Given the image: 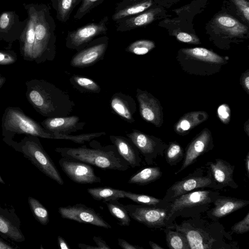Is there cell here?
Masks as SVG:
<instances>
[{
    "label": "cell",
    "instance_id": "cell-1",
    "mask_svg": "<svg viewBox=\"0 0 249 249\" xmlns=\"http://www.w3.org/2000/svg\"><path fill=\"white\" fill-rule=\"evenodd\" d=\"M173 228L184 234L190 249H239L238 242L222 224L201 215L187 218L179 224L175 221Z\"/></svg>",
    "mask_w": 249,
    "mask_h": 249
},
{
    "label": "cell",
    "instance_id": "cell-2",
    "mask_svg": "<svg viewBox=\"0 0 249 249\" xmlns=\"http://www.w3.org/2000/svg\"><path fill=\"white\" fill-rule=\"evenodd\" d=\"M27 101L42 116L46 118L69 116L75 104L69 94L44 79L27 81Z\"/></svg>",
    "mask_w": 249,
    "mask_h": 249
},
{
    "label": "cell",
    "instance_id": "cell-3",
    "mask_svg": "<svg viewBox=\"0 0 249 249\" xmlns=\"http://www.w3.org/2000/svg\"><path fill=\"white\" fill-rule=\"evenodd\" d=\"M89 147H56L55 151L62 157L80 160L104 170L125 171L130 167L113 145L103 146L93 139Z\"/></svg>",
    "mask_w": 249,
    "mask_h": 249
},
{
    "label": "cell",
    "instance_id": "cell-4",
    "mask_svg": "<svg viewBox=\"0 0 249 249\" xmlns=\"http://www.w3.org/2000/svg\"><path fill=\"white\" fill-rule=\"evenodd\" d=\"M35 37L33 61L41 64L52 61L56 53V24L50 7L44 3H35Z\"/></svg>",
    "mask_w": 249,
    "mask_h": 249
},
{
    "label": "cell",
    "instance_id": "cell-5",
    "mask_svg": "<svg viewBox=\"0 0 249 249\" xmlns=\"http://www.w3.org/2000/svg\"><path fill=\"white\" fill-rule=\"evenodd\" d=\"M220 195L218 190L199 189L182 195L171 202L167 222L173 228L178 217H194L205 213Z\"/></svg>",
    "mask_w": 249,
    "mask_h": 249
},
{
    "label": "cell",
    "instance_id": "cell-6",
    "mask_svg": "<svg viewBox=\"0 0 249 249\" xmlns=\"http://www.w3.org/2000/svg\"><path fill=\"white\" fill-rule=\"evenodd\" d=\"M2 140L7 145L15 135L23 134L54 139V134L45 129L37 122L27 115L19 107H8L1 119Z\"/></svg>",
    "mask_w": 249,
    "mask_h": 249
},
{
    "label": "cell",
    "instance_id": "cell-7",
    "mask_svg": "<svg viewBox=\"0 0 249 249\" xmlns=\"http://www.w3.org/2000/svg\"><path fill=\"white\" fill-rule=\"evenodd\" d=\"M178 60L184 71L200 76H209L217 73L227 63L226 58L200 47L181 49Z\"/></svg>",
    "mask_w": 249,
    "mask_h": 249
},
{
    "label": "cell",
    "instance_id": "cell-8",
    "mask_svg": "<svg viewBox=\"0 0 249 249\" xmlns=\"http://www.w3.org/2000/svg\"><path fill=\"white\" fill-rule=\"evenodd\" d=\"M21 153L45 175L62 185L64 182L49 155L43 148L39 137L25 135L19 142L12 141L8 145Z\"/></svg>",
    "mask_w": 249,
    "mask_h": 249
},
{
    "label": "cell",
    "instance_id": "cell-9",
    "mask_svg": "<svg viewBox=\"0 0 249 249\" xmlns=\"http://www.w3.org/2000/svg\"><path fill=\"white\" fill-rule=\"evenodd\" d=\"M206 188L216 190L210 172L204 165L197 168L170 186L163 199L168 202H171L182 195Z\"/></svg>",
    "mask_w": 249,
    "mask_h": 249
},
{
    "label": "cell",
    "instance_id": "cell-10",
    "mask_svg": "<svg viewBox=\"0 0 249 249\" xmlns=\"http://www.w3.org/2000/svg\"><path fill=\"white\" fill-rule=\"evenodd\" d=\"M108 21V17L106 16L98 22L89 23L68 32L66 38V47L77 52L85 47L96 37L106 35Z\"/></svg>",
    "mask_w": 249,
    "mask_h": 249
},
{
    "label": "cell",
    "instance_id": "cell-11",
    "mask_svg": "<svg viewBox=\"0 0 249 249\" xmlns=\"http://www.w3.org/2000/svg\"><path fill=\"white\" fill-rule=\"evenodd\" d=\"M131 218L150 228L163 230L170 227L167 222L170 207L161 208L144 205H124Z\"/></svg>",
    "mask_w": 249,
    "mask_h": 249
},
{
    "label": "cell",
    "instance_id": "cell-12",
    "mask_svg": "<svg viewBox=\"0 0 249 249\" xmlns=\"http://www.w3.org/2000/svg\"><path fill=\"white\" fill-rule=\"evenodd\" d=\"M126 137L139 150L148 165L153 164L159 156H163L168 144L160 139L138 130L133 129Z\"/></svg>",
    "mask_w": 249,
    "mask_h": 249
},
{
    "label": "cell",
    "instance_id": "cell-13",
    "mask_svg": "<svg viewBox=\"0 0 249 249\" xmlns=\"http://www.w3.org/2000/svg\"><path fill=\"white\" fill-rule=\"evenodd\" d=\"M108 41L106 35L95 38L77 52L71 58L70 65L75 68H85L94 65L104 58Z\"/></svg>",
    "mask_w": 249,
    "mask_h": 249
},
{
    "label": "cell",
    "instance_id": "cell-14",
    "mask_svg": "<svg viewBox=\"0 0 249 249\" xmlns=\"http://www.w3.org/2000/svg\"><path fill=\"white\" fill-rule=\"evenodd\" d=\"M58 213L62 218L79 223L89 224L106 229H112L103 217L92 208L83 204L60 207Z\"/></svg>",
    "mask_w": 249,
    "mask_h": 249
},
{
    "label": "cell",
    "instance_id": "cell-15",
    "mask_svg": "<svg viewBox=\"0 0 249 249\" xmlns=\"http://www.w3.org/2000/svg\"><path fill=\"white\" fill-rule=\"evenodd\" d=\"M58 164L68 177L79 184L100 183L101 178L94 173L93 168L86 162L62 157Z\"/></svg>",
    "mask_w": 249,
    "mask_h": 249
},
{
    "label": "cell",
    "instance_id": "cell-16",
    "mask_svg": "<svg viewBox=\"0 0 249 249\" xmlns=\"http://www.w3.org/2000/svg\"><path fill=\"white\" fill-rule=\"evenodd\" d=\"M214 146L211 131L208 128L203 129L186 147L182 165L175 174L178 175L194 163L199 157L212 150Z\"/></svg>",
    "mask_w": 249,
    "mask_h": 249
},
{
    "label": "cell",
    "instance_id": "cell-17",
    "mask_svg": "<svg viewBox=\"0 0 249 249\" xmlns=\"http://www.w3.org/2000/svg\"><path fill=\"white\" fill-rule=\"evenodd\" d=\"M28 18L21 21L15 11H6L0 14V40L8 44L10 49L12 44L19 40L26 25Z\"/></svg>",
    "mask_w": 249,
    "mask_h": 249
},
{
    "label": "cell",
    "instance_id": "cell-18",
    "mask_svg": "<svg viewBox=\"0 0 249 249\" xmlns=\"http://www.w3.org/2000/svg\"><path fill=\"white\" fill-rule=\"evenodd\" d=\"M136 98L142 118L156 127H160L163 122V114L159 101L148 91L140 89H137Z\"/></svg>",
    "mask_w": 249,
    "mask_h": 249
},
{
    "label": "cell",
    "instance_id": "cell-19",
    "mask_svg": "<svg viewBox=\"0 0 249 249\" xmlns=\"http://www.w3.org/2000/svg\"><path fill=\"white\" fill-rule=\"evenodd\" d=\"M209 170L216 190L226 187L237 189L239 185L233 179L235 166L222 159H215V161H208L205 164Z\"/></svg>",
    "mask_w": 249,
    "mask_h": 249
},
{
    "label": "cell",
    "instance_id": "cell-20",
    "mask_svg": "<svg viewBox=\"0 0 249 249\" xmlns=\"http://www.w3.org/2000/svg\"><path fill=\"white\" fill-rule=\"evenodd\" d=\"M26 11L28 20L20 38L19 51L23 59L27 61H33V51L35 37V3H23Z\"/></svg>",
    "mask_w": 249,
    "mask_h": 249
},
{
    "label": "cell",
    "instance_id": "cell-21",
    "mask_svg": "<svg viewBox=\"0 0 249 249\" xmlns=\"http://www.w3.org/2000/svg\"><path fill=\"white\" fill-rule=\"evenodd\" d=\"M21 222L13 208L0 205V235L4 239L23 242L25 238L21 230Z\"/></svg>",
    "mask_w": 249,
    "mask_h": 249
},
{
    "label": "cell",
    "instance_id": "cell-22",
    "mask_svg": "<svg viewBox=\"0 0 249 249\" xmlns=\"http://www.w3.org/2000/svg\"><path fill=\"white\" fill-rule=\"evenodd\" d=\"M249 204V200L219 195L213 201V207L205 212L206 215L211 220L218 221Z\"/></svg>",
    "mask_w": 249,
    "mask_h": 249
},
{
    "label": "cell",
    "instance_id": "cell-23",
    "mask_svg": "<svg viewBox=\"0 0 249 249\" xmlns=\"http://www.w3.org/2000/svg\"><path fill=\"white\" fill-rule=\"evenodd\" d=\"M46 130L53 134H71L83 129L86 123L73 115L47 118L40 123Z\"/></svg>",
    "mask_w": 249,
    "mask_h": 249
},
{
    "label": "cell",
    "instance_id": "cell-24",
    "mask_svg": "<svg viewBox=\"0 0 249 249\" xmlns=\"http://www.w3.org/2000/svg\"><path fill=\"white\" fill-rule=\"evenodd\" d=\"M109 139L119 154L130 167L135 168L141 165L142 160L140 153L129 138L122 136L110 135Z\"/></svg>",
    "mask_w": 249,
    "mask_h": 249
},
{
    "label": "cell",
    "instance_id": "cell-25",
    "mask_svg": "<svg viewBox=\"0 0 249 249\" xmlns=\"http://www.w3.org/2000/svg\"><path fill=\"white\" fill-rule=\"evenodd\" d=\"M110 105L112 110L125 122H135L136 103L131 96L121 92L115 93L110 99Z\"/></svg>",
    "mask_w": 249,
    "mask_h": 249
},
{
    "label": "cell",
    "instance_id": "cell-26",
    "mask_svg": "<svg viewBox=\"0 0 249 249\" xmlns=\"http://www.w3.org/2000/svg\"><path fill=\"white\" fill-rule=\"evenodd\" d=\"M152 4L151 0H122L117 3L112 19L116 22L141 13L146 11Z\"/></svg>",
    "mask_w": 249,
    "mask_h": 249
},
{
    "label": "cell",
    "instance_id": "cell-27",
    "mask_svg": "<svg viewBox=\"0 0 249 249\" xmlns=\"http://www.w3.org/2000/svg\"><path fill=\"white\" fill-rule=\"evenodd\" d=\"M208 118L204 111L189 112L182 116L174 125L175 131L179 135L187 134L193 128L203 123Z\"/></svg>",
    "mask_w": 249,
    "mask_h": 249
},
{
    "label": "cell",
    "instance_id": "cell-28",
    "mask_svg": "<svg viewBox=\"0 0 249 249\" xmlns=\"http://www.w3.org/2000/svg\"><path fill=\"white\" fill-rule=\"evenodd\" d=\"M154 18V14L152 11H145L116 22V31L121 32L130 31L150 23Z\"/></svg>",
    "mask_w": 249,
    "mask_h": 249
},
{
    "label": "cell",
    "instance_id": "cell-29",
    "mask_svg": "<svg viewBox=\"0 0 249 249\" xmlns=\"http://www.w3.org/2000/svg\"><path fill=\"white\" fill-rule=\"evenodd\" d=\"M162 175L158 166L147 167L133 175L128 179L129 184L145 185L160 179Z\"/></svg>",
    "mask_w": 249,
    "mask_h": 249
},
{
    "label": "cell",
    "instance_id": "cell-30",
    "mask_svg": "<svg viewBox=\"0 0 249 249\" xmlns=\"http://www.w3.org/2000/svg\"><path fill=\"white\" fill-rule=\"evenodd\" d=\"M87 192L94 200L103 201L104 203L110 200L125 198L124 190L109 187L89 188Z\"/></svg>",
    "mask_w": 249,
    "mask_h": 249
},
{
    "label": "cell",
    "instance_id": "cell-31",
    "mask_svg": "<svg viewBox=\"0 0 249 249\" xmlns=\"http://www.w3.org/2000/svg\"><path fill=\"white\" fill-rule=\"evenodd\" d=\"M125 198H127L139 204L152 207L166 208L170 207L171 202L163 198H159L144 194H139L124 191Z\"/></svg>",
    "mask_w": 249,
    "mask_h": 249
},
{
    "label": "cell",
    "instance_id": "cell-32",
    "mask_svg": "<svg viewBox=\"0 0 249 249\" xmlns=\"http://www.w3.org/2000/svg\"><path fill=\"white\" fill-rule=\"evenodd\" d=\"M163 230L169 249H190L188 240L182 233L170 227H166Z\"/></svg>",
    "mask_w": 249,
    "mask_h": 249
},
{
    "label": "cell",
    "instance_id": "cell-33",
    "mask_svg": "<svg viewBox=\"0 0 249 249\" xmlns=\"http://www.w3.org/2000/svg\"><path fill=\"white\" fill-rule=\"evenodd\" d=\"M110 213L117 220L121 226H128L131 217L124 205L120 203L118 200H110L105 202Z\"/></svg>",
    "mask_w": 249,
    "mask_h": 249
},
{
    "label": "cell",
    "instance_id": "cell-34",
    "mask_svg": "<svg viewBox=\"0 0 249 249\" xmlns=\"http://www.w3.org/2000/svg\"><path fill=\"white\" fill-rule=\"evenodd\" d=\"M70 81L74 88L81 92L99 93L101 91L99 85L87 77L74 75L70 78Z\"/></svg>",
    "mask_w": 249,
    "mask_h": 249
},
{
    "label": "cell",
    "instance_id": "cell-35",
    "mask_svg": "<svg viewBox=\"0 0 249 249\" xmlns=\"http://www.w3.org/2000/svg\"><path fill=\"white\" fill-rule=\"evenodd\" d=\"M216 22L222 30L231 35H240L247 31L246 27L229 16H219L216 18Z\"/></svg>",
    "mask_w": 249,
    "mask_h": 249
},
{
    "label": "cell",
    "instance_id": "cell-36",
    "mask_svg": "<svg viewBox=\"0 0 249 249\" xmlns=\"http://www.w3.org/2000/svg\"><path fill=\"white\" fill-rule=\"evenodd\" d=\"M74 0H51L53 8L56 11V18L62 23L69 19L73 10Z\"/></svg>",
    "mask_w": 249,
    "mask_h": 249
},
{
    "label": "cell",
    "instance_id": "cell-37",
    "mask_svg": "<svg viewBox=\"0 0 249 249\" xmlns=\"http://www.w3.org/2000/svg\"><path fill=\"white\" fill-rule=\"evenodd\" d=\"M164 155L167 163L170 166H174L183 160L184 151L178 142H171L168 144Z\"/></svg>",
    "mask_w": 249,
    "mask_h": 249
},
{
    "label": "cell",
    "instance_id": "cell-38",
    "mask_svg": "<svg viewBox=\"0 0 249 249\" xmlns=\"http://www.w3.org/2000/svg\"><path fill=\"white\" fill-rule=\"evenodd\" d=\"M28 202L35 219L42 225H47L49 222V213L45 207L36 198L30 196Z\"/></svg>",
    "mask_w": 249,
    "mask_h": 249
},
{
    "label": "cell",
    "instance_id": "cell-39",
    "mask_svg": "<svg viewBox=\"0 0 249 249\" xmlns=\"http://www.w3.org/2000/svg\"><path fill=\"white\" fill-rule=\"evenodd\" d=\"M106 134L105 132L84 133L79 135L54 134L55 139L57 140H66L72 141L78 144H84L89 142L94 138L101 137Z\"/></svg>",
    "mask_w": 249,
    "mask_h": 249
},
{
    "label": "cell",
    "instance_id": "cell-40",
    "mask_svg": "<svg viewBox=\"0 0 249 249\" xmlns=\"http://www.w3.org/2000/svg\"><path fill=\"white\" fill-rule=\"evenodd\" d=\"M155 47V43L149 40L142 39L130 44L125 51L136 55H144L149 53Z\"/></svg>",
    "mask_w": 249,
    "mask_h": 249
},
{
    "label": "cell",
    "instance_id": "cell-41",
    "mask_svg": "<svg viewBox=\"0 0 249 249\" xmlns=\"http://www.w3.org/2000/svg\"><path fill=\"white\" fill-rule=\"evenodd\" d=\"M104 0H82L74 18L76 20L81 19L95 7L102 4Z\"/></svg>",
    "mask_w": 249,
    "mask_h": 249
},
{
    "label": "cell",
    "instance_id": "cell-42",
    "mask_svg": "<svg viewBox=\"0 0 249 249\" xmlns=\"http://www.w3.org/2000/svg\"><path fill=\"white\" fill-rule=\"evenodd\" d=\"M231 233L244 234L249 231V212L240 221L236 222L231 228Z\"/></svg>",
    "mask_w": 249,
    "mask_h": 249
},
{
    "label": "cell",
    "instance_id": "cell-43",
    "mask_svg": "<svg viewBox=\"0 0 249 249\" xmlns=\"http://www.w3.org/2000/svg\"><path fill=\"white\" fill-rule=\"evenodd\" d=\"M18 59L17 53L13 50H0V65H9L15 63Z\"/></svg>",
    "mask_w": 249,
    "mask_h": 249
},
{
    "label": "cell",
    "instance_id": "cell-44",
    "mask_svg": "<svg viewBox=\"0 0 249 249\" xmlns=\"http://www.w3.org/2000/svg\"><path fill=\"white\" fill-rule=\"evenodd\" d=\"M217 115L224 124H228L231 120V109L229 106L223 104L219 106L217 110Z\"/></svg>",
    "mask_w": 249,
    "mask_h": 249
},
{
    "label": "cell",
    "instance_id": "cell-45",
    "mask_svg": "<svg viewBox=\"0 0 249 249\" xmlns=\"http://www.w3.org/2000/svg\"><path fill=\"white\" fill-rule=\"evenodd\" d=\"M177 38L179 41L184 43L193 44L199 43V39L196 37L184 32H180L178 34Z\"/></svg>",
    "mask_w": 249,
    "mask_h": 249
},
{
    "label": "cell",
    "instance_id": "cell-46",
    "mask_svg": "<svg viewBox=\"0 0 249 249\" xmlns=\"http://www.w3.org/2000/svg\"><path fill=\"white\" fill-rule=\"evenodd\" d=\"M236 6L242 11L244 17L249 20V4L246 0H232Z\"/></svg>",
    "mask_w": 249,
    "mask_h": 249
},
{
    "label": "cell",
    "instance_id": "cell-47",
    "mask_svg": "<svg viewBox=\"0 0 249 249\" xmlns=\"http://www.w3.org/2000/svg\"><path fill=\"white\" fill-rule=\"evenodd\" d=\"M240 84L245 90L249 94V70L244 72L240 77Z\"/></svg>",
    "mask_w": 249,
    "mask_h": 249
},
{
    "label": "cell",
    "instance_id": "cell-48",
    "mask_svg": "<svg viewBox=\"0 0 249 249\" xmlns=\"http://www.w3.org/2000/svg\"><path fill=\"white\" fill-rule=\"evenodd\" d=\"M118 245L124 249H144L143 248L130 244L126 240L118 238Z\"/></svg>",
    "mask_w": 249,
    "mask_h": 249
},
{
    "label": "cell",
    "instance_id": "cell-49",
    "mask_svg": "<svg viewBox=\"0 0 249 249\" xmlns=\"http://www.w3.org/2000/svg\"><path fill=\"white\" fill-rule=\"evenodd\" d=\"M92 239L99 249H110L106 241L99 236H94Z\"/></svg>",
    "mask_w": 249,
    "mask_h": 249
},
{
    "label": "cell",
    "instance_id": "cell-50",
    "mask_svg": "<svg viewBox=\"0 0 249 249\" xmlns=\"http://www.w3.org/2000/svg\"><path fill=\"white\" fill-rule=\"evenodd\" d=\"M19 248L14 244H11L0 238V249H18Z\"/></svg>",
    "mask_w": 249,
    "mask_h": 249
},
{
    "label": "cell",
    "instance_id": "cell-51",
    "mask_svg": "<svg viewBox=\"0 0 249 249\" xmlns=\"http://www.w3.org/2000/svg\"><path fill=\"white\" fill-rule=\"evenodd\" d=\"M57 241L59 247L61 249H70V248L69 247L67 243L66 242L64 239L61 236H58Z\"/></svg>",
    "mask_w": 249,
    "mask_h": 249
},
{
    "label": "cell",
    "instance_id": "cell-52",
    "mask_svg": "<svg viewBox=\"0 0 249 249\" xmlns=\"http://www.w3.org/2000/svg\"><path fill=\"white\" fill-rule=\"evenodd\" d=\"M78 246L81 249H99L97 246H93L83 243H78Z\"/></svg>",
    "mask_w": 249,
    "mask_h": 249
},
{
    "label": "cell",
    "instance_id": "cell-53",
    "mask_svg": "<svg viewBox=\"0 0 249 249\" xmlns=\"http://www.w3.org/2000/svg\"><path fill=\"white\" fill-rule=\"evenodd\" d=\"M245 169L247 174V176L249 177V152H248L246 158L244 159Z\"/></svg>",
    "mask_w": 249,
    "mask_h": 249
},
{
    "label": "cell",
    "instance_id": "cell-54",
    "mask_svg": "<svg viewBox=\"0 0 249 249\" xmlns=\"http://www.w3.org/2000/svg\"><path fill=\"white\" fill-rule=\"evenodd\" d=\"M148 243L150 247L153 249H164L163 247L153 241H149Z\"/></svg>",
    "mask_w": 249,
    "mask_h": 249
},
{
    "label": "cell",
    "instance_id": "cell-55",
    "mask_svg": "<svg viewBox=\"0 0 249 249\" xmlns=\"http://www.w3.org/2000/svg\"><path fill=\"white\" fill-rule=\"evenodd\" d=\"M6 78L0 74V89L4 85L6 82Z\"/></svg>",
    "mask_w": 249,
    "mask_h": 249
},
{
    "label": "cell",
    "instance_id": "cell-56",
    "mask_svg": "<svg viewBox=\"0 0 249 249\" xmlns=\"http://www.w3.org/2000/svg\"><path fill=\"white\" fill-rule=\"evenodd\" d=\"M249 121L248 120L245 122L244 124V130L248 136H249Z\"/></svg>",
    "mask_w": 249,
    "mask_h": 249
},
{
    "label": "cell",
    "instance_id": "cell-57",
    "mask_svg": "<svg viewBox=\"0 0 249 249\" xmlns=\"http://www.w3.org/2000/svg\"><path fill=\"white\" fill-rule=\"evenodd\" d=\"M82 0H74L73 1V8H74L77 5H78Z\"/></svg>",
    "mask_w": 249,
    "mask_h": 249
},
{
    "label": "cell",
    "instance_id": "cell-58",
    "mask_svg": "<svg viewBox=\"0 0 249 249\" xmlns=\"http://www.w3.org/2000/svg\"><path fill=\"white\" fill-rule=\"evenodd\" d=\"M0 183H2V184H5V182L2 179V178L0 176Z\"/></svg>",
    "mask_w": 249,
    "mask_h": 249
}]
</instances>
